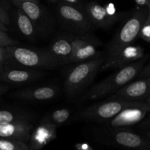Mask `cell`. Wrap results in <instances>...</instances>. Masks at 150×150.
I'll return each instance as SVG.
<instances>
[{"instance_id":"1","label":"cell","mask_w":150,"mask_h":150,"mask_svg":"<svg viewBox=\"0 0 150 150\" xmlns=\"http://www.w3.org/2000/svg\"><path fill=\"white\" fill-rule=\"evenodd\" d=\"M148 57H144L141 59L125 66L108 77L92 86L86 95V99L95 100L115 92L130 83L139 75L147 61Z\"/></svg>"},{"instance_id":"2","label":"cell","mask_w":150,"mask_h":150,"mask_svg":"<svg viewBox=\"0 0 150 150\" xmlns=\"http://www.w3.org/2000/svg\"><path fill=\"white\" fill-rule=\"evenodd\" d=\"M6 51L7 62H11L23 68L52 70L60 64L48 50H32L13 45L6 47Z\"/></svg>"},{"instance_id":"3","label":"cell","mask_w":150,"mask_h":150,"mask_svg":"<svg viewBox=\"0 0 150 150\" xmlns=\"http://www.w3.org/2000/svg\"><path fill=\"white\" fill-rule=\"evenodd\" d=\"M104 57H100L79 62L67 73L64 86L69 97H74L89 84L100 71Z\"/></svg>"},{"instance_id":"4","label":"cell","mask_w":150,"mask_h":150,"mask_svg":"<svg viewBox=\"0 0 150 150\" xmlns=\"http://www.w3.org/2000/svg\"><path fill=\"white\" fill-rule=\"evenodd\" d=\"M130 107L143 108L150 111V107L143 100L111 99L106 102L85 108L81 111L79 117L86 120L103 124L117 115L122 110Z\"/></svg>"},{"instance_id":"5","label":"cell","mask_w":150,"mask_h":150,"mask_svg":"<svg viewBox=\"0 0 150 150\" xmlns=\"http://www.w3.org/2000/svg\"><path fill=\"white\" fill-rule=\"evenodd\" d=\"M95 138L103 143L123 148L137 150H150V139L125 128L102 127L93 131Z\"/></svg>"},{"instance_id":"6","label":"cell","mask_w":150,"mask_h":150,"mask_svg":"<svg viewBox=\"0 0 150 150\" xmlns=\"http://www.w3.org/2000/svg\"><path fill=\"white\" fill-rule=\"evenodd\" d=\"M149 14L147 7H140L126 21L107 47L105 58L115 54L124 47L130 45L139 37L142 24Z\"/></svg>"},{"instance_id":"7","label":"cell","mask_w":150,"mask_h":150,"mask_svg":"<svg viewBox=\"0 0 150 150\" xmlns=\"http://www.w3.org/2000/svg\"><path fill=\"white\" fill-rule=\"evenodd\" d=\"M85 12L93 26L108 28L125 17L123 13H116L112 4L103 7L97 2L88 3L85 7Z\"/></svg>"},{"instance_id":"8","label":"cell","mask_w":150,"mask_h":150,"mask_svg":"<svg viewBox=\"0 0 150 150\" xmlns=\"http://www.w3.org/2000/svg\"><path fill=\"white\" fill-rule=\"evenodd\" d=\"M57 11L62 21L77 32L85 34L93 26L85 10L79 7L63 3L58 6Z\"/></svg>"},{"instance_id":"9","label":"cell","mask_w":150,"mask_h":150,"mask_svg":"<svg viewBox=\"0 0 150 150\" xmlns=\"http://www.w3.org/2000/svg\"><path fill=\"white\" fill-rule=\"evenodd\" d=\"M144 57L143 48L139 45H130L124 47L115 54L104 58V62L101 66L100 71L109 69H120L125 66L135 62Z\"/></svg>"},{"instance_id":"10","label":"cell","mask_w":150,"mask_h":150,"mask_svg":"<svg viewBox=\"0 0 150 150\" xmlns=\"http://www.w3.org/2000/svg\"><path fill=\"white\" fill-rule=\"evenodd\" d=\"M81 36H62L57 38L51 43L48 51L59 64H70Z\"/></svg>"},{"instance_id":"11","label":"cell","mask_w":150,"mask_h":150,"mask_svg":"<svg viewBox=\"0 0 150 150\" xmlns=\"http://www.w3.org/2000/svg\"><path fill=\"white\" fill-rule=\"evenodd\" d=\"M150 96V77L143 78L126 84L116 91L111 99H124L130 100H144Z\"/></svg>"},{"instance_id":"12","label":"cell","mask_w":150,"mask_h":150,"mask_svg":"<svg viewBox=\"0 0 150 150\" xmlns=\"http://www.w3.org/2000/svg\"><path fill=\"white\" fill-rule=\"evenodd\" d=\"M148 109L138 107H130L122 110L113 118L103 123L105 127L113 128H125L142 122L149 112Z\"/></svg>"},{"instance_id":"13","label":"cell","mask_w":150,"mask_h":150,"mask_svg":"<svg viewBox=\"0 0 150 150\" xmlns=\"http://www.w3.org/2000/svg\"><path fill=\"white\" fill-rule=\"evenodd\" d=\"M33 126L27 120L0 124V138L13 139L28 143Z\"/></svg>"},{"instance_id":"14","label":"cell","mask_w":150,"mask_h":150,"mask_svg":"<svg viewBox=\"0 0 150 150\" xmlns=\"http://www.w3.org/2000/svg\"><path fill=\"white\" fill-rule=\"evenodd\" d=\"M99 41L89 35H81L76 46L70 63H79L101 57V54L97 50Z\"/></svg>"},{"instance_id":"15","label":"cell","mask_w":150,"mask_h":150,"mask_svg":"<svg viewBox=\"0 0 150 150\" xmlns=\"http://www.w3.org/2000/svg\"><path fill=\"white\" fill-rule=\"evenodd\" d=\"M57 127L48 123L41 122L32 130L28 146L31 150H40L57 138Z\"/></svg>"},{"instance_id":"16","label":"cell","mask_w":150,"mask_h":150,"mask_svg":"<svg viewBox=\"0 0 150 150\" xmlns=\"http://www.w3.org/2000/svg\"><path fill=\"white\" fill-rule=\"evenodd\" d=\"M44 73L28 68H2L0 79L12 83H25L33 81L44 76Z\"/></svg>"},{"instance_id":"17","label":"cell","mask_w":150,"mask_h":150,"mask_svg":"<svg viewBox=\"0 0 150 150\" xmlns=\"http://www.w3.org/2000/svg\"><path fill=\"white\" fill-rule=\"evenodd\" d=\"M57 95V90L50 86H40L21 90L16 93V97L21 100L31 101L48 100L54 98Z\"/></svg>"},{"instance_id":"18","label":"cell","mask_w":150,"mask_h":150,"mask_svg":"<svg viewBox=\"0 0 150 150\" xmlns=\"http://www.w3.org/2000/svg\"><path fill=\"white\" fill-rule=\"evenodd\" d=\"M13 2L18 9L24 12L35 26L43 21L45 18L44 12L39 4L31 1H13Z\"/></svg>"},{"instance_id":"19","label":"cell","mask_w":150,"mask_h":150,"mask_svg":"<svg viewBox=\"0 0 150 150\" xmlns=\"http://www.w3.org/2000/svg\"><path fill=\"white\" fill-rule=\"evenodd\" d=\"M16 23L22 35L27 38H32L36 33V26L32 21L25 14L23 11L18 9L16 14Z\"/></svg>"},{"instance_id":"20","label":"cell","mask_w":150,"mask_h":150,"mask_svg":"<svg viewBox=\"0 0 150 150\" xmlns=\"http://www.w3.org/2000/svg\"><path fill=\"white\" fill-rule=\"evenodd\" d=\"M70 117V111L67 108L56 110L44 117L41 122L48 123L57 127L59 125L65 122Z\"/></svg>"},{"instance_id":"21","label":"cell","mask_w":150,"mask_h":150,"mask_svg":"<svg viewBox=\"0 0 150 150\" xmlns=\"http://www.w3.org/2000/svg\"><path fill=\"white\" fill-rule=\"evenodd\" d=\"M0 150H31L26 143L13 139L0 138Z\"/></svg>"},{"instance_id":"22","label":"cell","mask_w":150,"mask_h":150,"mask_svg":"<svg viewBox=\"0 0 150 150\" xmlns=\"http://www.w3.org/2000/svg\"><path fill=\"white\" fill-rule=\"evenodd\" d=\"M22 120H26L23 115L16 114L7 110H0V124Z\"/></svg>"},{"instance_id":"23","label":"cell","mask_w":150,"mask_h":150,"mask_svg":"<svg viewBox=\"0 0 150 150\" xmlns=\"http://www.w3.org/2000/svg\"><path fill=\"white\" fill-rule=\"evenodd\" d=\"M139 37L142 40L150 43V13L149 10V14L142 24V28L139 32Z\"/></svg>"},{"instance_id":"24","label":"cell","mask_w":150,"mask_h":150,"mask_svg":"<svg viewBox=\"0 0 150 150\" xmlns=\"http://www.w3.org/2000/svg\"><path fill=\"white\" fill-rule=\"evenodd\" d=\"M18 41L10 38L5 32L0 30V47L6 48L9 46L18 45Z\"/></svg>"},{"instance_id":"25","label":"cell","mask_w":150,"mask_h":150,"mask_svg":"<svg viewBox=\"0 0 150 150\" xmlns=\"http://www.w3.org/2000/svg\"><path fill=\"white\" fill-rule=\"evenodd\" d=\"M0 20L5 25L10 24V17L7 14V11L4 9V7L0 4Z\"/></svg>"},{"instance_id":"26","label":"cell","mask_w":150,"mask_h":150,"mask_svg":"<svg viewBox=\"0 0 150 150\" xmlns=\"http://www.w3.org/2000/svg\"><path fill=\"white\" fill-rule=\"evenodd\" d=\"M137 76H139L141 79H143V78L146 77H150V63L148 64L146 66H144L142 68V70H141L140 73H139V75Z\"/></svg>"},{"instance_id":"27","label":"cell","mask_w":150,"mask_h":150,"mask_svg":"<svg viewBox=\"0 0 150 150\" xmlns=\"http://www.w3.org/2000/svg\"><path fill=\"white\" fill-rule=\"evenodd\" d=\"M7 62V54L6 48L0 47V64H4Z\"/></svg>"},{"instance_id":"28","label":"cell","mask_w":150,"mask_h":150,"mask_svg":"<svg viewBox=\"0 0 150 150\" xmlns=\"http://www.w3.org/2000/svg\"><path fill=\"white\" fill-rule=\"evenodd\" d=\"M76 149L77 150H93V148L89 146L88 144L80 143L76 145Z\"/></svg>"},{"instance_id":"29","label":"cell","mask_w":150,"mask_h":150,"mask_svg":"<svg viewBox=\"0 0 150 150\" xmlns=\"http://www.w3.org/2000/svg\"><path fill=\"white\" fill-rule=\"evenodd\" d=\"M62 1H64V4H70V5H73L77 7H79V4H80V0H62Z\"/></svg>"},{"instance_id":"30","label":"cell","mask_w":150,"mask_h":150,"mask_svg":"<svg viewBox=\"0 0 150 150\" xmlns=\"http://www.w3.org/2000/svg\"><path fill=\"white\" fill-rule=\"evenodd\" d=\"M135 1L139 7H148L149 4V0H135Z\"/></svg>"},{"instance_id":"31","label":"cell","mask_w":150,"mask_h":150,"mask_svg":"<svg viewBox=\"0 0 150 150\" xmlns=\"http://www.w3.org/2000/svg\"><path fill=\"white\" fill-rule=\"evenodd\" d=\"M142 126L144 127H150V114L148 118L142 122Z\"/></svg>"},{"instance_id":"32","label":"cell","mask_w":150,"mask_h":150,"mask_svg":"<svg viewBox=\"0 0 150 150\" xmlns=\"http://www.w3.org/2000/svg\"><path fill=\"white\" fill-rule=\"evenodd\" d=\"M0 30L3 31V32H7V30H8V29H7V25L4 24V23H3L1 20H0Z\"/></svg>"},{"instance_id":"33","label":"cell","mask_w":150,"mask_h":150,"mask_svg":"<svg viewBox=\"0 0 150 150\" xmlns=\"http://www.w3.org/2000/svg\"><path fill=\"white\" fill-rule=\"evenodd\" d=\"M7 89H8V88L7 87H6V86H1V85H0V95L4 93Z\"/></svg>"},{"instance_id":"34","label":"cell","mask_w":150,"mask_h":150,"mask_svg":"<svg viewBox=\"0 0 150 150\" xmlns=\"http://www.w3.org/2000/svg\"><path fill=\"white\" fill-rule=\"evenodd\" d=\"M143 101L146 104V105H149V106L150 107V96L148 97V98H146L145 100H144Z\"/></svg>"},{"instance_id":"35","label":"cell","mask_w":150,"mask_h":150,"mask_svg":"<svg viewBox=\"0 0 150 150\" xmlns=\"http://www.w3.org/2000/svg\"><path fill=\"white\" fill-rule=\"evenodd\" d=\"M13 1H31L39 4V0H13Z\"/></svg>"},{"instance_id":"36","label":"cell","mask_w":150,"mask_h":150,"mask_svg":"<svg viewBox=\"0 0 150 150\" xmlns=\"http://www.w3.org/2000/svg\"><path fill=\"white\" fill-rule=\"evenodd\" d=\"M145 135H146V138H148V139H150V130H149V131L146 132V133H145Z\"/></svg>"},{"instance_id":"37","label":"cell","mask_w":150,"mask_h":150,"mask_svg":"<svg viewBox=\"0 0 150 150\" xmlns=\"http://www.w3.org/2000/svg\"><path fill=\"white\" fill-rule=\"evenodd\" d=\"M148 9H149V13H150V0H149V4H148Z\"/></svg>"},{"instance_id":"38","label":"cell","mask_w":150,"mask_h":150,"mask_svg":"<svg viewBox=\"0 0 150 150\" xmlns=\"http://www.w3.org/2000/svg\"><path fill=\"white\" fill-rule=\"evenodd\" d=\"M50 1H51V2H56L57 1H58V0H49Z\"/></svg>"},{"instance_id":"39","label":"cell","mask_w":150,"mask_h":150,"mask_svg":"<svg viewBox=\"0 0 150 150\" xmlns=\"http://www.w3.org/2000/svg\"><path fill=\"white\" fill-rule=\"evenodd\" d=\"M3 68V64H0V70Z\"/></svg>"}]
</instances>
